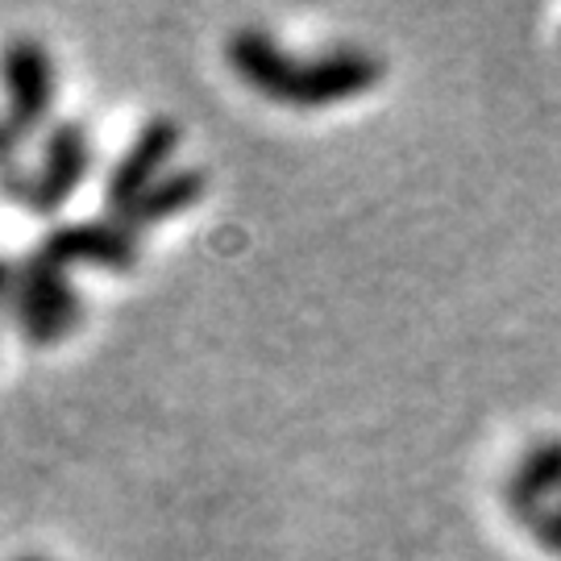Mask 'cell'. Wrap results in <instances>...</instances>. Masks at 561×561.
Listing matches in <instances>:
<instances>
[{
  "label": "cell",
  "mask_w": 561,
  "mask_h": 561,
  "mask_svg": "<svg viewBox=\"0 0 561 561\" xmlns=\"http://www.w3.org/2000/svg\"><path fill=\"white\" fill-rule=\"evenodd\" d=\"M225 55L241 83H250L266 101L291 104V108H324V104L350 101L382 80V62L370 50L337 46L317 59H296L262 30H238Z\"/></svg>",
  "instance_id": "1"
},
{
  "label": "cell",
  "mask_w": 561,
  "mask_h": 561,
  "mask_svg": "<svg viewBox=\"0 0 561 561\" xmlns=\"http://www.w3.org/2000/svg\"><path fill=\"white\" fill-rule=\"evenodd\" d=\"M88 171H92L88 129H83L80 121H59V125H50V134L42 141V167L25 171L18 162H9L0 171V187L21 208H30L38 217H50V213H59L62 204L80 192Z\"/></svg>",
  "instance_id": "2"
},
{
  "label": "cell",
  "mask_w": 561,
  "mask_h": 561,
  "mask_svg": "<svg viewBox=\"0 0 561 561\" xmlns=\"http://www.w3.org/2000/svg\"><path fill=\"white\" fill-rule=\"evenodd\" d=\"M9 312L30 345H59L62 337L76 333L83 304L62 266H50L46 259L30 254L18 266V291H13Z\"/></svg>",
  "instance_id": "3"
},
{
  "label": "cell",
  "mask_w": 561,
  "mask_h": 561,
  "mask_svg": "<svg viewBox=\"0 0 561 561\" xmlns=\"http://www.w3.org/2000/svg\"><path fill=\"white\" fill-rule=\"evenodd\" d=\"M0 83H4V121L18 138L38 134L55 108V59L38 38H13L0 50Z\"/></svg>",
  "instance_id": "4"
},
{
  "label": "cell",
  "mask_w": 561,
  "mask_h": 561,
  "mask_svg": "<svg viewBox=\"0 0 561 561\" xmlns=\"http://www.w3.org/2000/svg\"><path fill=\"white\" fill-rule=\"evenodd\" d=\"M38 259H46L50 266H76V262H96L108 271H129L138 262L141 245L138 233L121 221H80V225H59L50 229L46 241L34 250Z\"/></svg>",
  "instance_id": "5"
},
{
  "label": "cell",
  "mask_w": 561,
  "mask_h": 561,
  "mask_svg": "<svg viewBox=\"0 0 561 561\" xmlns=\"http://www.w3.org/2000/svg\"><path fill=\"white\" fill-rule=\"evenodd\" d=\"M180 150V125L171 117H150L141 125L134 141L125 146V154L113 162L108 183H104V196L113 204V213L129 208L141 192H150L162 180V167L171 162V154Z\"/></svg>",
  "instance_id": "6"
},
{
  "label": "cell",
  "mask_w": 561,
  "mask_h": 561,
  "mask_svg": "<svg viewBox=\"0 0 561 561\" xmlns=\"http://www.w3.org/2000/svg\"><path fill=\"white\" fill-rule=\"evenodd\" d=\"M204 180L201 171H171V175H162L150 192H141L138 201L129 204V208H121L117 221L129 225V229H146V225H159V221H171V217H180L187 208H196L204 201Z\"/></svg>",
  "instance_id": "7"
},
{
  "label": "cell",
  "mask_w": 561,
  "mask_h": 561,
  "mask_svg": "<svg viewBox=\"0 0 561 561\" xmlns=\"http://www.w3.org/2000/svg\"><path fill=\"white\" fill-rule=\"evenodd\" d=\"M533 537L541 545H549L553 553H561V507L558 512H549V516H541V520L533 524Z\"/></svg>",
  "instance_id": "8"
},
{
  "label": "cell",
  "mask_w": 561,
  "mask_h": 561,
  "mask_svg": "<svg viewBox=\"0 0 561 561\" xmlns=\"http://www.w3.org/2000/svg\"><path fill=\"white\" fill-rule=\"evenodd\" d=\"M13 291H18V262L0 259V308L13 304Z\"/></svg>",
  "instance_id": "9"
},
{
  "label": "cell",
  "mask_w": 561,
  "mask_h": 561,
  "mask_svg": "<svg viewBox=\"0 0 561 561\" xmlns=\"http://www.w3.org/2000/svg\"><path fill=\"white\" fill-rule=\"evenodd\" d=\"M18 134H13V125H9V121H0V171H4V167H9V162H18L13 159V150H18Z\"/></svg>",
  "instance_id": "10"
},
{
  "label": "cell",
  "mask_w": 561,
  "mask_h": 561,
  "mask_svg": "<svg viewBox=\"0 0 561 561\" xmlns=\"http://www.w3.org/2000/svg\"><path fill=\"white\" fill-rule=\"evenodd\" d=\"M18 561H42V558H18Z\"/></svg>",
  "instance_id": "11"
}]
</instances>
